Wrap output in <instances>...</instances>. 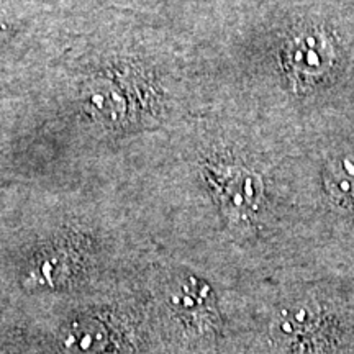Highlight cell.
Listing matches in <instances>:
<instances>
[{"label": "cell", "instance_id": "cell-6", "mask_svg": "<svg viewBox=\"0 0 354 354\" xmlns=\"http://www.w3.org/2000/svg\"><path fill=\"white\" fill-rule=\"evenodd\" d=\"M107 323L81 320L71 323L64 335V348L73 354H105L112 344Z\"/></svg>", "mask_w": 354, "mask_h": 354}, {"label": "cell", "instance_id": "cell-4", "mask_svg": "<svg viewBox=\"0 0 354 354\" xmlns=\"http://www.w3.org/2000/svg\"><path fill=\"white\" fill-rule=\"evenodd\" d=\"M91 107L95 109L102 117L109 120L120 122L128 120L130 115H136L138 105L141 107V100H138V87L136 82H130L127 77H112L99 79V82L92 87Z\"/></svg>", "mask_w": 354, "mask_h": 354}, {"label": "cell", "instance_id": "cell-5", "mask_svg": "<svg viewBox=\"0 0 354 354\" xmlns=\"http://www.w3.org/2000/svg\"><path fill=\"white\" fill-rule=\"evenodd\" d=\"M323 185L333 205L354 212V148L330 159L323 174Z\"/></svg>", "mask_w": 354, "mask_h": 354}, {"label": "cell", "instance_id": "cell-2", "mask_svg": "<svg viewBox=\"0 0 354 354\" xmlns=\"http://www.w3.org/2000/svg\"><path fill=\"white\" fill-rule=\"evenodd\" d=\"M333 35L323 26H304L289 35L281 48V66L297 91H312L325 82L338 63Z\"/></svg>", "mask_w": 354, "mask_h": 354}, {"label": "cell", "instance_id": "cell-1", "mask_svg": "<svg viewBox=\"0 0 354 354\" xmlns=\"http://www.w3.org/2000/svg\"><path fill=\"white\" fill-rule=\"evenodd\" d=\"M272 354H354V302L330 289L287 295L266 323Z\"/></svg>", "mask_w": 354, "mask_h": 354}, {"label": "cell", "instance_id": "cell-3", "mask_svg": "<svg viewBox=\"0 0 354 354\" xmlns=\"http://www.w3.org/2000/svg\"><path fill=\"white\" fill-rule=\"evenodd\" d=\"M205 177L230 221L250 223L254 218L264 196V184L258 172L240 165L210 162L205 166Z\"/></svg>", "mask_w": 354, "mask_h": 354}]
</instances>
